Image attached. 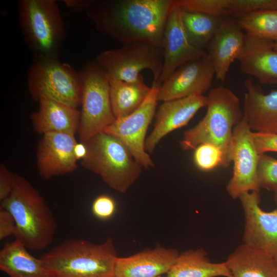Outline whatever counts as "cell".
<instances>
[{"instance_id":"obj_27","label":"cell","mask_w":277,"mask_h":277,"mask_svg":"<svg viewBox=\"0 0 277 277\" xmlns=\"http://www.w3.org/2000/svg\"><path fill=\"white\" fill-rule=\"evenodd\" d=\"M237 21L246 34L277 41V10H262L242 15Z\"/></svg>"},{"instance_id":"obj_1","label":"cell","mask_w":277,"mask_h":277,"mask_svg":"<svg viewBox=\"0 0 277 277\" xmlns=\"http://www.w3.org/2000/svg\"><path fill=\"white\" fill-rule=\"evenodd\" d=\"M176 0H94L86 10L101 34L123 45L143 42L162 48Z\"/></svg>"},{"instance_id":"obj_40","label":"cell","mask_w":277,"mask_h":277,"mask_svg":"<svg viewBox=\"0 0 277 277\" xmlns=\"http://www.w3.org/2000/svg\"><path fill=\"white\" fill-rule=\"evenodd\" d=\"M274 260L275 261V262H276V265H277V254H276L274 256Z\"/></svg>"},{"instance_id":"obj_16","label":"cell","mask_w":277,"mask_h":277,"mask_svg":"<svg viewBox=\"0 0 277 277\" xmlns=\"http://www.w3.org/2000/svg\"><path fill=\"white\" fill-rule=\"evenodd\" d=\"M207 103V97L204 95L163 102L155 113L154 128L145 141L147 152L152 153L165 136L187 125Z\"/></svg>"},{"instance_id":"obj_18","label":"cell","mask_w":277,"mask_h":277,"mask_svg":"<svg viewBox=\"0 0 277 277\" xmlns=\"http://www.w3.org/2000/svg\"><path fill=\"white\" fill-rule=\"evenodd\" d=\"M180 253L157 245L127 257H117L114 277H158L166 274Z\"/></svg>"},{"instance_id":"obj_13","label":"cell","mask_w":277,"mask_h":277,"mask_svg":"<svg viewBox=\"0 0 277 277\" xmlns=\"http://www.w3.org/2000/svg\"><path fill=\"white\" fill-rule=\"evenodd\" d=\"M215 71L207 54L176 69L160 86L157 100L165 102L203 95L211 87Z\"/></svg>"},{"instance_id":"obj_4","label":"cell","mask_w":277,"mask_h":277,"mask_svg":"<svg viewBox=\"0 0 277 277\" xmlns=\"http://www.w3.org/2000/svg\"><path fill=\"white\" fill-rule=\"evenodd\" d=\"M40 258L53 277H114L117 256L109 238L99 244L66 240Z\"/></svg>"},{"instance_id":"obj_9","label":"cell","mask_w":277,"mask_h":277,"mask_svg":"<svg viewBox=\"0 0 277 277\" xmlns=\"http://www.w3.org/2000/svg\"><path fill=\"white\" fill-rule=\"evenodd\" d=\"M95 60L109 78L133 82L140 77L143 70L147 69L152 72L153 82H159L163 68V50L149 43H133L102 51Z\"/></svg>"},{"instance_id":"obj_39","label":"cell","mask_w":277,"mask_h":277,"mask_svg":"<svg viewBox=\"0 0 277 277\" xmlns=\"http://www.w3.org/2000/svg\"><path fill=\"white\" fill-rule=\"evenodd\" d=\"M274 49L277 50V41H276L274 43Z\"/></svg>"},{"instance_id":"obj_25","label":"cell","mask_w":277,"mask_h":277,"mask_svg":"<svg viewBox=\"0 0 277 277\" xmlns=\"http://www.w3.org/2000/svg\"><path fill=\"white\" fill-rule=\"evenodd\" d=\"M111 107L116 118L135 111L144 102L151 90L142 75L133 82L109 78Z\"/></svg>"},{"instance_id":"obj_31","label":"cell","mask_w":277,"mask_h":277,"mask_svg":"<svg viewBox=\"0 0 277 277\" xmlns=\"http://www.w3.org/2000/svg\"><path fill=\"white\" fill-rule=\"evenodd\" d=\"M262 10H277V0H229L228 14L238 18Z\"/></svg>"},{"instance_id":"obj_26","label":"cell","mask_w":277,"mask_h":277,"mask_svg":"<svg viewBox=\"0 0 277 277\" xmlns=\"http://www.w3.org/2000/svg\"><path fill=\"white\" fill-rule=\"evenodd\" d=\"M221 18L182 9V20L186 33L192 44L202 50L213 37Z\"/></svg>"},{"instance_id":"obj_6","label":"cell","mask_w":277,"mask_h":277,"mask_svg":"<svg viewBox=\"0 0 277 277\" xmlns=\"http://www.w3.org/2000/svg\"><path fill=\"white\" fill-rule=\"evenodd\" d=\"M82 166L98 174L111 188L125 193L138 179L142 167L117 138L103 132L86 142Z\"/></svg>"},{"instance_id":"obj_12","label":"cell","mask_w":277,"mask_h":277,"mask_svg":"<svg viewBox=\"0 0 277 277\" xmlns=\"http://www.w3.org/2000/svg\"><path fill=\"white\" fill-rule=\"evenodd\" d=\"M239 199L245 216L244 244L274 256L277 254V208L269 212L262 210L258 191L243 193Z\"/></svg>"},{"instance_id":"obj_10","label":"cell","mask_w":277,"mask_h":277,"mask_svg":"<svg viewBox=\"0 0 277 277\" xmlns=\"http://www.w3.org/2000/svg\"><path fill=\"white\" fill-rule=\"evenodd\" d=\"M161 85L159 82H153L150 93L142 104L131 114L116 118L104 131L124 143L136 162L146 169L154 166L145 145L148 127L155 113Z\"/></svg>"},{"instance_id":"obj_21","label":"cell","mask_w":277,"mask_h":277,"mask_svg":"<svg viewBox=\"0 0 277 277\" xmlns=\"http://www.w3.org/2000/svg\"><path fill=\"white\" fill-rule=\"evenodd\" d=\"M38 110L32 113L34 130L39 134L51 132L74 134L78 131L80 111L63 103L41 98Z\"/></svg>"},{"instance_id":"obj_17","label":"cell","mask_w":277,"mask_h":277,"mask_svg":"<svg viewBox=\"0 0 277 277\" xmlns=\"http://www.w3.org/2000/svg\"><path fill=\"white\" fill-rule=\"evenodd\" d=\"M246 34L237 21L221 18L218 28L208 45L207 54L212 63L216 78L225 80L232 63L240 56Z\"/></svg>"},{"instance_id":"obj_28","label":"cell","mask_w":277,"mask_h":277,"mask_svg":"<svg viewBox=\"0 0 277 277\" xmlns=\"http://www.w3.org/2000/svg\"><path fill=\"white\" fill-rule=\"evenodd\" d=\"M229 0H176L177 7L221 18L228 14Z\"/></svg>"},{"instance_id":"obj_29","label":"cell","mask_w":277,"mask_h":277,"mask_svg":"<svg viewBox=\"0 0 277 277\" xmlns=\"http://www.w3.org/2000/svg\"><path fill=\"white\" fill-rule=\"evenodd\" d=\"M193 160L196 166L204 171L223 166V152L218 147L209 143L201 144L194 149Z\"/></svg>"},{"instance_id":"obj_11","label":"cell","mask_w":277,"mask_h":277,"mask_svg":"<svg viewBox=\"0 0 277 277\" xmlns=\"http://www.w3.org/2000/svg\"><path fill=\"white\" fill-rule=\"evenodd\" d=\"M252 131L243 116L234 127L231 145L233 174L226 186L228 194L233 199L243 193L260 192L257 167L260 155L255 148Z\"/></svg>"},{"instance_id":"obj_7","label":"cell","mask_w":277,"mask_h":277,"mask_svg":"<svg viewBox=\"0 0 277 277\" xmlns=\"http://www.w3.org/2000/svg\"><path fill=\"white\" fill-rule=\"evenodd\" d=\"M81 78L80 120L78 133L85 143L103 132L116 120L110 96V82L106 72L94 60L80 71Z\"/></svg>"},{"instance_id":"obj_38","label":"cell","mask_w":277,"mask_h":277,"mask_svg":"<svg viewBox=\"0 0 277 277\" xmlns=\"http://www.w3.org/2000/svg\"><path fill=\"white\" fill-rule=\"evenodd\" d=\"M274 200L275 204L276 205V208H277V190L274 191Z\"/></svg>"},{"instance_id":"obj_33","label":"cell","mask_w":277,"mask_h":277,"mask_svg":"<svg viewBox=\"0 0 277 277\" xmlns=\"http://www.w3.org/2000/svg\"><path fill=\"white\" fill-rule=\"evenodd\" d=\"M252 135L255 148L260 155L267 152H277V133L252 131Z\"/></svg>"},{"instance_id":"obj_5","label":"cell","mask_w":277,"mask_h":277,"mask_svg":"<svg viewBox=\"0 0 277 277\" xmlns=\"http://www.w3.org/2000/svg\"><path fill=\"white\" fill-rule=\"evenodd\" d=\"M18 21L24 40L35 57L60 58L66 32L55 0H19Z\"/></svg>"},{"instance_id":"obj_37","label":"cell","mask_w":277,"mask_h":277,"mask_svg":"<svg viewBox=\"0 0 277 277\" xmlns=\"http://www.w3.org/2000/svg\"><path fill=\"white\" fill-rule=\"evenodd\" d=\"M74 152L77 159H82L86 155L87 148L85 144L77 143L74 149Z\"/></svg>"},{"instance_id":"obj_36","label":"cell","mask_w":277,"mask_h":277,"mask_svg":"<svg viewBox=\"0 0 277 277\" xmlns=\"http://www.w3.org/2000/svg\"><path fill=\"white\" fill-rule=\"evenodd\" d=\"M65 5L75 11H86L93 3L94 0H64Z\"/></svg>"},{"instance_id":"obj_30","label":"cell","mask_w":277,"mask_h":277,"mask_svg":"<svg viewBox=\"0 0 277 277\" xmlns=\"http://www.w3.org/2000/svg\"><path fill=\"white\" fill-rule=\"evenodd\" d=\"M257 177L260 188L275 191L277 190V160L265 153L260 155Z\"/></svg>"},{"instance_id":"obj_19","label":"cell","mask_w":277,"mask_h":277,"mask_svg":"<svg viewBox=\"0 0 277 277\" xmlns=\"http://www.w3.org/2000/svg\"><path fill=\"white\" fill-rule=\"evenodd\" d=\"M274 42L246 34L238 60L242 73L253 76L263 85H277V50Z\"/></svg>"},{"instance_id":"obj_15","label":"cell","mask_w":277,"mask_h":277,"mask_svg":"<svg viewBox=\"0 0 277 277\" xmlns=\"http://www.w3.org/2000/svg\"><path fill=\"white\" fill-rule=\"evenodd\" d=\"M163 65L159 82L165 81L179 67L207 55L189 39L182 20V9L175 8L167 21L163 40Z\"/></svg>"},{"instance_id":"obj_22","label":"cell","mask_w":277,"mask_h":277,"mask_svg":"<svg viewBox=\"0 0 277 277\" xmlns=\"http://www.w3.org/2000/svg\"><path fill=\"white\" fill-rule=\"evenodd\" d=\"M226 262L232 277H277L274 256L244 243L228 255Z\"/></svg>"},{"instance_id":"obj_24","label":"cell","mask_w":277,"mask_h":277,"mask_svg":"<svg viewBox=\"0 0 277 277\" xmlns=\"http://www.w3.org/2000/svg\"><path fill=\"white\" fill-rule=\"evenodd\" d=\"M232 277L227 262L213 263L202 248L179 254L165 275L158 277Z\"/></svg>"},{"instance_id":"obj_23","label":"cell","mask_w":277,"mask_h":277,"mask_svg":"<svg viewBox=\"0 0 277 277\" xmlns=\"http://www.w3.org/2000/svg\"><path fill=\"white\" fill-rule=\"evenodd\" d=\"M15 240L6 243L0 251V269L9 277H53L43 261L32 255Z\"/></svg>"},{"instance_id":"obj_20","label":"cell","mask_w":277,"mask_h":277,"mask_svg":"<svg viewBox=\"0 0 277 277\" xmlns=\"http://www.w3.org/2000/svg\"><path fill=\"white\" fill-rule=\"evenodd\" d=\"M243 117L253 132L277 133V90L265 94L252 78L245 81Z\"/></svg>"},{"instance_id":"obj_3","label":"cell","mask_w":277,"mask_h":277,"mask_svg":"<svg viewBox=\"0 0 277 277\" xmlns=\"http://www.w3.org/2000/svg\"><path fill=\"white\" fill-rule=\"evenodd\" d=\"M12 215L15 240L28 249L41 251L51 244L56 230L53 214L37 190L24 177L16 174L14 188L1 206Z\"/></svg>"},{"instance_id":"obj_8","label":"cell","mask_w":277,"mask_h":277,"mask_svg":"<svg viewBox=\"0 0 277 277\" xmlns=\"http://www.w3.org/2000/svg\"><path fill=\"white\" fill-rule=\"evenodd\" d=\"M27 76L28 89L34 101L47 98L75 108L81 105L80 72L60 58L34 57Z\"/></svg>"},{"instance_id":"obj_34","label":"cell","mask_w":277,"mask_h":277,"mask_svg":"<svg viewBox=\"0 0 277 277\" xmlns=\"http://www.w3.org/2000/svg\"><path fill=\"white\" fill-rule=\"evenodd\" d=\"M16 174H13L3 164L0 165V201L6 199L13 190Z\"/></svg>"},{"instance_id":"obj_2","label":"cell","mask_w":277,"mask_h":277,"mask_svg":"<svg viewBox=\"0 0 277 277\" xmlns=\"http://www.w3.org/2000/svg\"><path fill=\"white\" fill-rule=\"evenodd\" d=\"M207 97L205 116L193 127L185 131L180 142L184 150L194 149L203 143L218 147L223 154V166L232 162L231 145L234 127L243 116L239 98L231 90L220 86Z\"/></svg>"},{"instance_id":"obj_35","label":"cell","mask_w":277,"mask_h":277,"mask_svg":"<svg viewBox=\"0 0 277 277\" xmlns=\"http://www.w3.org/2000/svg\"><path fill=\"white\" fill-rule=\"evenodd\" d=\"M16 225L11 213L0 206V240L14 234Z\"/></svg>"},{"instance_id":"obj_32","label":"cell","mask_w":277,"mask_h":277,"mask_svg":"<svg viewBox=\"0 0 277 277\" xmlns=\"http://www.w3.org/2000/svg\"><path fill=\"white\" fill-rule=\"evenodd\" d=\"M91 209L93 214L96 217L103 220H108L114 214L116 203L111 196L101 194L94 199Z\"/></svg>"},{"instance_id":"obj_14","label":"cell","mask_w":277,"mask_h":277,"mask_svg":"<svg viewBox=\"0 0 277 277\" xmlns=\"http://www.w3.org/2000/svg\"><path fill=\"white\" fill-rule=\"evenodd\" d=\"M74 134L51 132L43 134L37 149L36 164L41 177H52L71 173L77 167Z\"/></svg>"}]
</instances>
